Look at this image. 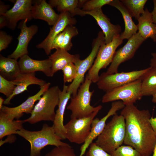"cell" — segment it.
<instances>
[{
	"label": "cell",
	"mask_w": 156,
	"mask_h": 156,
	"mask_svg": "<svg viewBox=\"0 0 156 156\" xmlns=\"http://www.w3.org/2000/svg\"><path fill=\"white\" fill-rule=\"evenodd\" d=\"M125 120L124 144L131 146L142 156H150L156 144V136L149 121L148 110H140L134 104L125 105L120 112Z\"/></svg>",
	"instance_id": "6da1fadb"
},
{
	"label": "cell",
	"mask_w": 156,
	"mask_h": 156,
	"mask_svg": "<svg viewBox=\"0 0 156 156\" xmlns=\"http://www.w3.org/2000/svg\"><path fill=\"white\" fill-rule=\"evenodd\" d=\"M16 134L28 141L30 144V156H41L42 149L48 145L58 146L69 144L62 142L56 133L53 126L44 124L38 131H30L22 128Z\"/></svg>",
	"instance_id": "7a4b0ae2"
},
{
	"label": "cell",
	"mask_w": 156,
	"mask_h": 156,
	"mask_svg": "<svg viewBox=\"0 0 156 156\" xmlns=\"http://www.w3.org/2000/svg\"><path fill=\"white\" fill-rule=\"evenodd\" d=\"M126 134L125 121L124 117L117 114L106 124L97 137L95 143L111 154L124 143Z\"/></svg>",
	"instance_id": "3957f363"
},
{
	"label": "cell",
	"mask_w": 156,
	"mask_h": 156,
	"mask_svg": "<svg viewBox=\"0 0 156 156\" xmlns=\"http://www.w3.org/2000/svg\"><path fill=\"white\" fill-rule=\"evenodd\" d=\"M60 91L57 86L49 88L34 105L31 116L24 120L25 122L33 124L42 121H53L56 114L55 109L59 104Z\"/></svg>",
	"instance_id": "277c9868"
},
{
	"label": "cell",
	"mask_w": 156,
	"mask_h": 156,
	"mask_svg": "<svg viewBox=\"0 0 156 156\" xmlns=\"http://www.w3.org/2000/svg\"><path fill=\"white\" fill-rule=\"evenodd\" d=\"M86 76L84 82L79 86L75 95L72 96L70 102L67 107L68 110L71 111V119L80 118L88 117L93 112L100 111L101 105L94 107L90 105L91 98L94 91H91L90 86L92 83Z\"/></svg>",
	"instance_id": "5b68a950"
},
{
	"label": "cell",
	"mask_w": 156,
	"mask_h": 156,
	"mask_svg": "<svg viewBox=\"0 0 156 156\" xmlns=\"http://www.w3.org/2000/svg\"><path fill=\"white\" fill-rule=\"evenodd\" d=\"M120 35L114 37L110 43L103 44L100 47L94 63L86 76L92 82L97 83L99 73L111 64L117 48L123 42Z\"/></svg>",
	"instance_id": "8992f818"
},
{
	"label": "cell",
	"mask_w": 156,
	"mask_h": 156,
	"mask_svg": "<svg viewBox=\"0 0 156 156\" xmlns=\"http://www.w3.org/2000/svg\"><path fill=\"white\" fill-rule=\"evenodd\" d=\"M104 43L105 36L103 32L100 31L93 41L92 50L89 55L84 59H80L74 64L77 67V76L68 86L67 90L71 92L72 96L76 94L79 86L84 82L85 74L92 66L100 47Z\"/></svg>",
	"instance_id": "52a82bcc"
},
{
	"label": "cell",
	"mask_w": 156,
	"mask_h": 156,
	"mask_svg": "<svg viewBox=\"0 0 156 156\" xmlns=\"http://www.w3.org/2000/svg\"><path fill=\"white\" fill-rule=\"evenodd\" d=\"M141 85L140 79L106 92L103 96L102 102L104 103L120 100L125 105L134 104L142 97Z\"/></svg>",
	"instance_id": "ba28073f"
},
{
	"label": "cell",
	"mask_w": 156,
	"mask_h": 156,
	"mask_svg": "<svg viewBox=\"0 0 156 156\" xmlns=\"http://www.w3.org/2000/svg\"><path fill=\"white\" fill-rule=\"evenodd\" d=\"M99 112H94L87 117L70 119L64 125L66 131V139L72 143L83 144L90 134L92 122Z\"/></svg>",
	"instance_id": "9c48e42d"
},
{
	"label": "cell",
	"mask_w": 156,
	"mask_h": 156,
	"mask_svg": "<svg viewBox=\"0 0 156 156\" xmlns=\"http://www.w3.org/2000/svg\"><path fill=\"white\" fill-rule=\"evenodd\" d=\"M148 68V67L139 70L122 72L110 74L103 72L99 76L96 84L99 88L106 92L141 79Z\"/></svg>",
	"instance_id": "30bf717a"
},
{
	"label": "cell",
	"mask_w": 156,
	"mask_h": 156,
	"mask_svg": "<svg viewBox=\"0 0 156 156\" xmlns=\"http://www.w3.org/2000/svg\"><path fill=\"white\" fill-rule=\"evenodd\" d=\"M145 40L138 31L128 40L123 47L116 51L112 62L105 73L109 74L118 73L119 65L131 59Z\"/></svg>",
	"instance_id": "8fae6325"
},
{
	"label": "cell",
	"mask_w": 156,
	"mask_h": 156,
	"mask_svg": "<svg viewBox=\"0 0 156 156\" xmlns=\"http://www.w3.org/2000/svg\"><path fill=\"white\" fill-rule=\"evenodd\" d=\"M125 105L120 101H114L111 107L107 114L100 119L98 118H94L91 124V129L88 138L81 147L80 153L79 156H83L87 149L92 143L93 140L97 138L101 134L104 129L106 122L110 116L116 114V112L122 109Z\"/></svg>",
	"instance_id": "7c38bea8"
},
{
	"label": "cell",
	"mask_w": 156,
	"mask_h": 156,
	"mask_svg": "<svg viewBox=\"0 0 156 156\" xmlns=\"http://www.w3.org/2000/svg\"><path fill=\"white\" fill-rule=\"evenodd\" d=\"M50 82L46 83L40 87L39 91L35 95L29 96L20 105L14 107H9L3 105L0 111L4 113L10 119L19 120L24 113L30 114L34 106L35 102L39 101L44 93L49 88Z\"/></svg>",
	"instance_id": "4fadbf2b"
},
{
	"label": "cell",
	"mask_w": 156,
	"mask_h": 156,
	"mask_svg": "<svg viewBox=\"0 0 156 156\" xmlns=\"http://www.w3.org/2000/svg\"><path fill=\"white\" fill-rule=\"evenodd\" d=\"M86 14L92 16L96 21L104 35L105 44L110 43L114 37L120 35L121 31L120 26L112 24L109 18L103 13L101 8L88 12L81 10L80 16H83Z\"/></svg>",
	"instance_id": "5bb4252c"
},
{
	"label": "cell",
	"mask_w": 156,
	"mask_h": 156,
	"mask_svg": "<svg viewBox=\"0 0 156 156\" xmlns=\"http://www.w3.org/2000/svg\"><path fill=\"white\" fill-rule=\"evenodd\" d=\"M33 1L31 0H16L13 6L5 14L2 15L7 18L8 27L14 30L18 22L27 19L29 21L33 19L31 9Z\"/></svg>",
	"instance_id": "9a60e30c"
},
{
	"label": "cell",
	"mask_w": 156,
	"mask_h": 156,
	"mask_svg": "<svg viewBox=\"0 0 156 156\" xmlns=\"http://www.w3.org/2000/svg\"><path fill=\"white\" fill-rule=\"evenodd\" d=\"M27 19L22 21L19 23L18 28L21 30L19 35L17 38L18 43L17 46L8 57L17 60L23 56L28 54V44L33 37L37 32L38 27L36 25L28 27L27 23Z\"/></svg>",
	"instance_id": "2e32d148"
},
{
	"label": "cell",
	"mask_w": 156,
	"mask_h": 156,
	"mask_svg": "<svg viewBox=\"0 0 156 156\" xmlns=\"http://www.w3.org/2000/svg\"><path fill=\"white\" fill-rule=\"evenodd\" d=\"M59 15L58 21L50 29L47 37L36 46L38 49H43L47 55H49L51 53L52 44L55 37L67 25H73L77 22L76 19L68 12L60 13Z\"/></svg>",
	"instance_id": "e0dca14e"
},
{
	"label": "cell",
	"mask_w": 156,
	"mask_h": 156,
	"mask_svg": "<svg viewBox=\"0 0 156 156\" xmlns=\"http://www.w3.org/2000/svg\"><path fill=\"white\" fill-rule=\"evenodd\" d=\"M68 88V86L64 84L62 91L60 92L58 108L53 125L56 133L62 140L66 139V131L63 124L64 115L68 102L72 95L71 92L67 90Z\"/></svg>",
	"instance_id": "ac0fdd59"
},
{
	"label": "cell",
	"mask_w": 156,
	"mask_h": 156,
	"mask_svg": "<svg viewBox=\"0 0 156 156\" xmlns=\"http://www.w3.org/2000/svg\"><path fill=\"white\" fill-rule=\"evenodd\" d=\"M20 58L18 63L21 73L41 71L48 77H52L53 75L52 70L51 62L49 59L36 60L30 58L28 54L25 55Z\"/></svg>",
	"instance_id": "d6986e66"
},
{
	"label": "cell",
	"mask_w": 156,
	"mask_h": 156,
	"mask_svg": "<svg viewBox=\"0 0 156 156\" xmlns=\"http://www.w3.org/2000/svg\"><path fill=\"white\" fill-rule=\"evenodd\" d=\"M31 14L33 18L43 20L51 26L56 23L60 16L45 0L35 1L32 5Z\"/></svg>",
	"instance_id": "ffe728a7"
},
{
	"label": "cell",
	"mask_w": 156,
	"mask_h": 156,
	"mask_svg": "<svg viewBox=\"0 0 156 156\" xmlns=\"http://www.w3.org/2000/svg\"><path fill=\"white\" fill-rule=\"evenodd\" d=\"M35 75V73H21L13 81L16 85L13 94L5 100L3 104L5 105L10 104V101L14 96L27 90V87L30 85L36 84L40 87L46 83L45 81L37 78Z\"/></svg>",
	"instance_id": "44dd1931"
},
{
	"label": "cell",
	"mask_w": 156,
	"mask_h": 156,
	"mask_svg": "<svg viewBox=\"0 0 156 156\" xmlns=\"http://www.w3.org/2000/svg\"><path fill=\"white\" fill-rule=\"evenodd\" d=\"M109 5L116 8L121 13L124 21L125 28L124 31L120 34V37L123 40H128L136 34L138 30L137 25L133 21L131 14L120 0H112Z\"/></svg>",
	"instance_id": "7402d4cb"
},
{
	"label": "cell",
	"mask_w": 156,
	"mask_h": 156,
	"mask_svg": "<svg viewBox=\"0 0 156 156\" xmlns=\"http://www.w3.org/2000/svg\"><path fill=\"white\" fill-rule=\"evenodd\" d=\"M138 32L146 40L151 38L156 42V24L154 23L151 12L147 8L138 20Z\"/></svg>",
	"instance_id": "603a6c76"
},
{
	"label": "cell",
	"mask_w": 156,
	"mask_h": 156,
	"mask_svg": "<svg viewBox=\"0 0 156 156\" xmlns=\"http://www.w3.org/2000/svg\"><path fill=\"white\" fill-rule=\"evenodd\" d=\"M49 58L51 62L52 70L53 75L58 71L62 70L68 64L70 63L75 64L80 59L79 55L71 54L62 49L56 50L49 57Z\"/></svg>",
	"instance_id": "cb8c5ba5"
},
{
	"label": "cell",
	"mask_w": 156,
	"mask_h": 156,
	"mask_svg": "<svg viewBox=\"0 0 156 156\" xmlns=\"http://www.w3.org/2000/svg\"><path fill=\"white\" fill-rule=\"evenodd\" d=\"M0 75L9 81H13L21 73L18 62L17 60L0 55Z\"/></svg>",
	"instance_id": "d4e9b609"
},
{
	"label": "cell",
	"mask_w": 156,
	"mask_h": 156,
	"mask_svg": "<svg viewBox=\"0 0 156 156\" xmlns=\"http://www.w3.org/2000/svg\"><path fill=\"white\" fill-rule=\"evenodd\" d=\"M24 120H12L3 112L0 111V139L6 136L16 134L17 131L23 128Z\"/></svg>",
	"instance_id": "484cf974"
},
{
	"label": "cell",
	"mask_w": 156,
	"mask_h": 156,
	"mask_svg": "<svg viewBox=\"0 0 156 156\" xmlns=\"http://www.w3.org/2000/svg\"><path fill=\"white\" fill-rule=\"evenodd\" d=\"M141 80V93L143 96H153L156 93V69L151 66L144 74Z\"/></svg>",
	"instance_id": "4316f807"
},
{
	"label": "cell",
	"mask_w": 156,
	"mask_h": 156,
	"mask_svg": "<svg viewBox=\"0 0 156 156\" xmlns=\"http://www.w3.org/2000/svg\"><path fill=\"white\" fill-rule=\"evenodd\" d=\"M79 2L78 0H50L48 1L53 8H56L60 13L68 12L73 17L78 15L80 9L79 8Z\"/></svg>",
	"instance_id": "83f0119b"
},
{
	"label": "cell",
	"mask_w": 156,
	"mask_h": 156,
	"mask_svg": "<svg viewBox=\"0 0 156 156\" xmlns=\"http://www.w3.org/2000/svg\"><path fill=\"white\" fill-rule=\"evenodd\" d=\"M131 14L132 17L138 20L144 11V6L147 0H121Z\"/></svg>",
	"instance_id": "f1b7e54d"
},
{
	"label": "cell",
	"mask_w": 156,
	"mask_h": 156,
	"mask_svg": "<svg viewBox=\"0 0 156 156\" xmlns=\"http://www.w3.org/2000/svg\"><path fill=\"white\" fill-rule=\"evenodd\" d=\"M64 38L61 49L67 51H70L73 46L72 38L77 35L78 31L77 28L73 25H67L63 30Z\"/></svg>",
	"instance_id": "f546056e"
},
{
	"label": "cell",
	"mask_w": 156,
	"mask_h": 156,
	"mask_svg": "<svg viewBox=\"0 0 156 156\" xmlns=\"http://www.w3.org/2000/svg\"><path fill=\"white\" fill-rule=\"evenodd\" d=\"M44 156H77L74 149L69 144L55 147Z\"/></svg>",
	"instance_id": "4dcf8cb0"
},
{
	"label": "cell",
	"mask_w": 156,
	"mask_h": 156,
	"mask_svg": "<svg viewBox=\"0 0 156 156\" xmlns=\"http://www.w3.org/2000/svg\"><path fill=\"white\" fill-rule=\"evenodd\" d=\"M16 86L14 81L8 80L0 75V92L5 95L7 98L12 95Z\"/></svg>",
	"instance_id": "1f68e13d"
},
{
	"label": "cell",
	"mask_w": 156,
	"mask_h": 156,
	"mask_svg": "<svg viewBox=\"0 0 156 156\" xmlns=\"http://www.w3.org/2000/svg\"><path fill=\"white\" fill-rule=\"evenodd\" d=\"M110 154L112 156H142L132 147L127 145L120 146Z\"/></svg>",
	"instance_id": "d6a6232c"
},
{
	"label": "cell",
	"mask_w": 156,
	"mask_h": 156,
	"mask_svg": "<svg viewBox=\"0 0 156 156\" xmlns=\"http://www.w3.org/2000/svg\"><path fill=\"white\" fill-rule=\"evenodd\" d=\"M63 74L64 83L72 82L77 76V67L73 63L66 65L62 70Z\"/></svg>",
	"instance_id": "836d02e7"
},
{
	"label": "cell",
	"mask_w": 156,
	"mask_h": 156,
	"mask_svg": "<svg viewBox=\"0 0 156 156\" xmlns=\"http://www.w3.org/2000/svg\"><path fill=\"white\" fill-rule=\"evenodd\" d=\"M112 0H86L82 8L83 10L90 11L98 8H101L104 5H109Z\"/></svg>",
	"instance_id": "e575fe53"
},
{
	"label": "cell",
	"mask_w": 156,
	"mask_h": 156,
	"mask_svg": "<svg viewBox=\"0 0 156 156\" xmlns=\"http://www.w3.org/2000/svg\"><path fill=\"white\" fill-rule=\"evenodd\" d=\"M86 156H112L109 153L106 152L95 142H92L90 146Z\"/></svg>",
	"instance_id": "d590c367"
},
{
	"label": "cell",
	"mask_w": 156,
	"mask_h": 156,
	"mask_svg": "<svg viewBox=\"0 0 156 156\" xmlns=\"http://www.w3.org/2000/svg\"><path fill=\"white\" fill-rule=\"evenodd\" d=\"M13 37L2 30L0 31V51L6 49L13 40Z\"/></svg>",
	"instance_id": "8d00e7d4"
},
{
	"label": "cell",
	"mask_w": 156,
	"mask_h": 156,
	"mask_svg": "<svg viewBox=\"0 0 156 156\" xmlns=\"http://www.w3.org/2000/svg\"><path fill=\"white\" fill-rule=\"evenodd\" d=\"M63 31L58 34L54 39L51 47V50L61 49L64 38Z\"/></svg>",
	"instance_id": "74e56055"
},
{
	"label": "cell",
	"mask_w": 156,
	"mask_h": 156,
	"mask_svg": "<svg viewBox=\"0 0 156 156\" xmlns=\"http://www.w3.org/2000/svg\"><path fill=\"white\" fill-rule=\"evenodd\" d=\"M10 5H5L1 1H0V15L5 14L8 10Z\"/></svg>",
	"instance_id": "f35d334b"
},
{
	"label": "cell",
	"mask_w": 156,
	"mask_h": 156,
	"mask_svg": "<svg viewBox=\"0 0 156 156\" xmlns=\"http://www.w3.org/2000/svg\"><path fill=\"white\" fill-rule=\"evenodd\" d=\"M8 21L6 18L3 15H0V29L8 27Z\"/></svg>",
	"instance_id": "ab89813d"
},
{
	"label": "cell",
	"mask_w": 156,
	"mask_h": 156,
	"mask_svg": "<svg viewBox=\"0 0 156 156\" xmlns=\"http://www.w3.org/2000/svg\"><path fill=\"white\" fill-rule=\"evenodd\" d=\"M152 58L150 60V66L156 69V52L151 53Z\"/></svg>",
	"instance_id": "60d3db41"
},
{
	"label": "cell",
	"mask_w": 156,
	"mask_h": 156,
	"mask_svg": "<svg viewBox=\"0 0 156 156\" xmlns=\"http://www.w3.org/2000/svg\"><path fill=\"white\" fill-rule=\"evenodd\" d=\"M149 121L156 136V117H151L149 119Z\"/></svg>",
	"instance_id": "b9f144b4"
},
{
	"label": "cell",
	"mask_w": 156,
	"mask_h": 156,
	"mask_svg": "<svg viewBox=\"0 0 156 156\" xmlns=\"http://www.w3.org/2000/svg\"><path fill=\"white\" fill-rule=\"evenodd\" d=\"M153 2L154 4V8L151 13L153 22L154 23L156 24V0H153Z\"/></svg>",
	"instance_id": "7bdbcfd3"
},
{
	"label": "cell",
	"mask_w": 156,
	"mask_h": 156,
	"mask_svg": "<svg viewBox=\"0 0 156 156\" xmlns=\"http://www.w3.org/2000/svg\"><path fill=\"white\" fill-rule=\"evenodd\" d=\"M5 100L1 97H0V109H1L2 106L3 104L4 103Z\"/></svg>",
	"instance_id": "ee69618b"
},
{
	"label": "cell",
	"mask_w": 156,
	"mask_h": 156,
	"mask_svg": "<svg viewBox=\"0 0 156 156\" xmlns=\"http://www.w3.org/2000/svg\"><path fill=\"white\" fill-rule=\"evenodd\" d=\"M152 96V102L155 103H156V93Z\"/></svg>",
	"instance_id": "f6af8a7d"
},
{
	"label": "cell",
	"mask_w": 156,
	"mask_h": 156,
	"mask_svg": "<svg viewBox=\"0 0 156 156\" xmlns=\"http://www.w3.org/2000/svg\"><path fill=\"white\" fill-rule=\"evenodd\" d=\"M153 156H156V144L154 148Z\"/></svg>",
	"instance_id": "bcb514c9"
}]
</instances>
